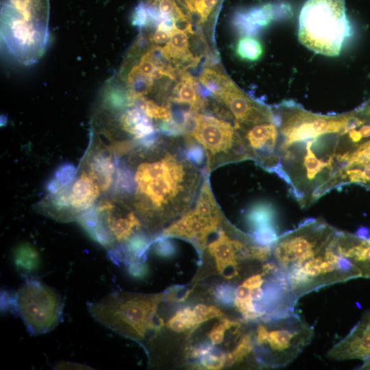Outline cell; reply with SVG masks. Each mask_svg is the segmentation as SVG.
<instances>
[{"label":"cell","instance_id":"obj_1","mask_svg":"<svg viewBox=\"0 0 370 370\" xmlns=\"http://www.w3.org/2000/svg\"><path fill=\"white\" fill-rule=\"evenodd\" d=\"M134 178L138 210L149 219L165 220L188 212L201 174L184 151L164 149L156 160L140 164Z\"/></svg>","mask_w":370,"mask_h":370},{"label":"cell","instance_id":"obj_2","mask_svg":"<svg viewBox=\"0 0 370 370\" xmlns=\"http://www.w3.org/2000/svg\"><path fill=\"white\" fill-rule=\"evenodd\" d=\"M49 11V0H0L1 38L20 64L32 66L44 55Z\"/></svg>","mask_w":370,"mask_h":370},{"label":"cell","instance_id":"obj_3","mask_svg":"<svg viewBox=\"0 0 370 370\" xmlns=\"http://www.w3.org/2000/svg\"><path fill=\"white\" fill-rule=\"evenodd\" d=\"M161 297L114 292L100 301L88 304L91 316L105 327L136 340L159 329L155 322Z\"/></svg>","mask_w":370,"mask_h":370},{"label":"cell","instance_id":"obj_4","mask_svg":"<svg viewBox=\"0 0 370 370\" xmlns=\"http://www.w3.org/2000/svg\"><path fill=\"white\" fill-rule=\"evenodd\" d=\"M343 0H307L299 16L300 42L316 53L336 56L349 35Z\"/></svg>","mask_w":370,"mask_h":370},{"label":"cell","instance_id":"obj_5","mask_svg":"<svg viewBox=\"0 0 370 370\" xmlns=\"http://www.w3.org/2000/svg\"><path fill=\"white\" fill-rule=\"evenodd\" d=\"M262 322L256 327L255 342L271 354L272 367H285L293 361L314 335L313 328L295 312Z\"/></svg>","mask_w":370,"mask_h":370},{"label":"cell","instance_id":"obj_6","mask_svg":"<svg viewBox=\"0 0 370 370\" xmlns=\"http://www.w3.org/2000/svg\"><path fill=\"white\" fill-rule=\"evenodd\" d=\"M62 301L59 294L42 282L27 279L12 293L9 310L18 314L32 335L53 330L62 319Z\"/></svg>","mask_w":370,"mask_h":370},{"label":"cell","instance_id":"obj_7","mask_svg":"<svg viewBox=\"0 0 370 370\" xmlns=\"http://www.w3.org/2000/svg\"><path fill=\"white\" fill-rule=\"evenodd\" d=\"M195 118V127L188 136L204 148L208 173L223 163L251 159L242 137L229 123L198 112Z\"/></svg>","mask_w":370,"mask_h":370},{"label":"cell","instance_id":"obj_8","mask_svg":"<svg viewBox=\"0 0 370 370\" xmlns=\"http://www.w3.org/2000/svg\"><path fill=\"white\" fill-rule=\"evenodd\" d=\"M216 99L223 102L234 114L238 129L244 125L272 121L271 113L245 96L232 81Z\"/></svg>","mask_w":370,"mask_h":370},{"label":"cell","instance_id":"obj_9","mask_svg":"<svg viewBox=\"0 0 370 370\" xmlns=\"http://www.w3.org/2000/svg\"><path fill=\"white\" fill-rule=\"evenodd\" d=\"M328 357L340 360L360 359L363 362L370 358V310L328 351Z\"/></svg>","mask_w":370,"mask_h":370},{"label":"cell","instance_id":"obj_10","mask_svg":"<svg viewBox=\"0 0 370 370\" xmlns=\"http://www.w3.org/2000/svg\"><path fill=\"white\" fill-rule=\"evenodd\" d=\"M109 203L98 206L103 221L114 241L125 243L140 227V223L132 212L125 214H114Z\"/></svg>","mask_w":370,"mask_h":370},{"label":"cell","instance_id":"obj_11","mask_svg":"<svg viewBox=\"0 0 370 370\" xmlns=\"http://www.w3.org/2000/svg\"><path fill=\"white\" fill-rule=\"evenodd\" d=\"M187 29L176 27L169 41L162 47L164 57L176 66H194L199 58L193 56L189 50V34Z\"/></svg>","mask_w":370,"mask_h":370},{"label":"cell","instance_id":"obj_12","mask_svg":"<svg viewBox=\"0 0 370 370\" xmlns=\"http://www.w3.org/2000/svg\"><path fill=\"white\" fill-rule=\"evenodd\" d=\"M77 219L81 226L94 241L108 250L115 247V241L108 230L98 207L92 206L87 209Z\"/></svg>","mask_w":370,"mask_h":370},{"label":"cell","instance_id":"obj_13","mask_svg":"<svg viewBox=\"0 0 370 370\" xmlns=\"http://www.w3.org/2000/svg\"><path fill=\"white\" fill-rule=\"evenodd\" d=\"M99 189L90 174H82L69 190L71 207L78 211H85L91 208L99 195Z\"/></svg>","mask_w":370,"mask_h":370},{"label":"cell","instance_id":"obj_14","mask_svg":"<svg viewBox=\"0 0 370 370\" xmlns=\"http://www.w3.org/2000/svg\"><path fill=\"white\" fill-rule=\"evenodd\" d=\"M116 114H120L119 124L121 128L134 136V140L159 132L153 124L152 119L138 108L130 107Z\"/></svg>","mask_w":370,"mask_h":370},{"label":"cell","instance_id":"obj_15","mask_svg":"<svg viewBox=\"0 0 370 370\" xmlns=\"http://www.w3.org/2000/svg\"><path fill=\"white\" fill-rule=\"evenodd\" d=\"M180 77V81L173 88V95L170 97L169 101L186 104L190 106V110L197 112L205 103L197 90L198 83L184 71Z\"/></svg>","mask_w":370,"mask_h":370},{"label":"cell","instance_id":"obj_16","mask_svg":"<svg viewBox=\"0 0 370 370\" xmlns=\"http://www.w3.org/2000/svg\"><path fill=\"white\" fill-rule=\"evenodd\" d=\"M90 175L96 180L100 190L105 191L112 184L115 163L111 156L105 151L94 153L90 160Z\"/></svg>","mask_w":370,"mask_h":370},{"label":"cell","instance_id":"obj_17","mask_svg":"<svg viewBox=\"0 0 370 370\" xmlns=\"http://www.w3.org/2000/svg\"><path fill=\"white\" fill-rule=\"evenodd\" d=\"M180 8L189 16L203 24L218 12L222 0H175Z\"/></svg>","mask_w":370,"mask_h":370},{"label":"cell","instance_id":"obj_18","mask_svg":"<svg viewBox=\"0 0 370 370\" xmlns=\"http://www.w3.org/2000/svg\"><path fill=\"white\" fill-rule=\"evenodd\" d=\"M14 263L16 268L25 273L35 272L40 264L37 250L29 243H21L13 252Z\"/></svg>","mask_w":370,"mask_h":370},{"label":"cell","instance_id":"obj_19","mask_svg":"<svg viewBox=\"0 0 370 370\" xmlns=\"http://www.w3.org/2000/svg\"><path fill=\"white\" fill-rule=\"evenodd\" d=\"M114 189L123 196H130L136 191L134 173L128 166L116 160Z\"/></svg>","mask_w":370,"mask_h":370},{"label":"cell","instance_id":"obj_20","mask_svg":"<svg viewBox=\"0 0 370 370\" xmlns=\"http://www.w3.org/2000/svg\"><path fill=\"white\" fill-rule=\"evenodd\" d=\"M199 80L201 84L215 98L231 82V79L225 74L209 68H206L202 71Z\"/></svg>","mask_w":370,"mask_h":370},{"label":"cell","instance_id":"obj_21","mask_svg":"<svg viewBox=\"0 0 370 370\" xmlns=\"http://www.w3.org/2000/svg\"><path fill=\"white\" fill-rule=\"evenodd\" d=\"M246 218L253 231L264 226H274V212L272 207L268 204H259L253 206Z\"/></svg>","mask_w":370,"mask_h":370},{"label":"cell","instance_id":"obj_22","mask_svg":"<svg viewBox=\"0 0 370 370\" xmlns=\"http://www.w3.org/2000/svg\"><path fill=\"white\" fill-rule=\"evenodd\" d=\"M236 51L238 56L243 59L256 60L262 53V47L258 40L245 37L238 40Z\"/></svg>","mask_w":370,"mask_h":370},{"label":"cell","instance_id":"obj_23","mask_svg":"<svg viewBox=\"0 0 370 370\" xmlns=\"http://www.w3.org/2000/svg\"><path fill=\"white\" fill-rule=\"evenodd\" d=\"M235 287L232 284L218 285L214 290L216 299L226 306H233L235 300Z\"/></svg>","mask_w":370,"mask_h":370},{"label":"cell","instance_id":"obj_24","mask_svg":"<svg viewBox=\"0 0 370 370\" xmlns=\"http://www.w3.org/2000/svg\"><path fill=\"white\" fill-rule=\"evenodd\" d=\"M186 158L193 164H201L205 159L206 153L202 146L195 143L191 138H188L186 147L184 149Z\"/></svg>","mask_w":370,"mask_h":370},{"label":"cell","instance_id":"obj_25","mask_svg":"<svg viewBox=\"0 0 370 370\" xmlns=\"http://www.w3.org/2000/svg\"><path fill=\"white\" fill-rule=\"evenodd\" d=\"M155 253L162 258L172 257L176 253L174 243L167 237L160 236L153 241Z\"/></svg>","mask_w":370,"mask_h":370},{"label":"cell","instance_id":"obj_26","mask_svg":"<svg viewBox=\"0 0 370 370\" xmlns=\"http://www.w3.org/2000/svg\"><path fill=\"white\" fill-rule=\"evenodd\" d=\"M77 172L76 166L69 162L62 163L58 166L53 177L57 180L63 186H66L74 178Z\"/></svg>","mask_w":370,"mask_h":370},{"label":"cell","instance_id":"obj_27","mask_svg":"<svg viewBox=\"0 0 370 370\" xmlns=\"http://www.w3.org/2000/svg\"><path fill=\"white\" fill-rule=\"evenodd\" d=\"M253 341L251 334L243 335L238 345L232 351L236 355L238 362H241L246 356H248L253 350Z\"/></svg>","mask_w":370,"mask_h":370},{"label":"cell","instance_id":"obj_28","mask_svg":"<svg viewBox=\"0 0 370 370\" xmlns=\"http://www.w3.org/2000/svg\"><path fill=\"white\" fill-rule=\"evenodd\" d=\"M157 128L166 136H177L184 134L182 126L173 117L171 119L160 121Z\"/></svg>","mask_w":370,"mask_h":370},{"label":"cell","instance_id":"obj_29","mask_svg":"<svg viewBox=\"0 0 370 370\" xmlns=\"http://www.w3.org/2000/svg\"><path fill=\"white\" fill-rule=\"evenodd\" d=\"M174 316L185 323L187 330L195 329L199 325L193 310L189 306L180 308Z\"/></svg>","mask_w":370,"mask_h":370},{"label":"cell","instance_id":"obj_30","mask_svg":"<svg viewBox=\"0 0 370 370\" xmlns=\"http://www.w3.org/2000/svg\"><path fill=\"white\" fill-rule=\"evenodd\" d=\"M198 360L201 366L208 369H219L223 367L222 354L219 355L215 351L199 357Z\"/></svg>","mask_w":370,"mask_h":370},{"label":"cell","instance_id":"obj_31","mask_svg":"<svg viewBox=\"0 0 370 370\" xmlns=\"http://www.w3.org/2000/svg\"><path fill=\"white\" fill-rule=\"evenodd\" d=\"M127 265L128 273L136 278H143L147 273V267L144 261L130 262Z\"/></svg>","mask_w":370,"mask_h":370},{"label":"cell","instance_id":"obj_32","mask_svg":"<svg viewBox=\"0 0 370 370\" xmlns=\"http://www.w3.org/2000/svg\"><path fill=\"white\" fill-rule=\"evenodd\" d=\"M209 306L204 304H198L195 306L193 310L197 318V320L200 323H202L208 320V313Z\"/></svg>","mask_w":370,"mask_h":370},{"label":"cell","instance_id":"obj_33","mask_svg":"<svg viewBox=\"0 0 370 370\" xmlns=\"http://www.w3.org/2000/svg\"><path fill=\"white\" fill-rule=\"evenodd\" d=\"M166 325L176 332H182L187 329L185 323L175 316H173L168 321Z\"/></svg>","mask_w":370,"mask_h":370},{"label":"cell","instance_id":"obj_34","mask_svg":"<svg viewBox=\"0 0 370 370\" xmlns=\"http://www.w3.org/2000/svg\"><path fill=\"white\" fill-rule=\"evenodd\" d=\"M222 362L223 367L232 366L238 362V359L233 352L222 354Z\"/></svg>","mask_w":370,"mask_h":370},{"label":"cell","instance_id":"obj_35","mask_svg":"<svg viewBox=\"0 0 370 370\" xmlns=\"http://www.w3.org/2000/svg\"><path fill=\"white\" fill-rule=\"evenodd\" d=\"M250 289L243 284L235 288V299H244L249 297Z\"/></svg>","mask_w":370,"mask_h":370},{"label":"cell","instance_id":"obj_36","mask_svg":"<svg viewBox=\"0 0 370 370\" xmlns=\"http://www.w3.org/2000/svg\"><path fill=\"white\" fill-rule=\"evenodd\" d=\"M56 367L57 369H86L85 365L71 362H61Z\"/></svg>","mask_w":370,"mask_h":370},{"label":"cell","instance_id":"obj_37","mask_svg":"<svg viewBox=\"0 0 370 370\" xmlns=\"http://www.w3.org/2000/svg\"><path fill=\"white\" fill-rule=\"evenodd\" d=\"M360 369H370V358L367 360L364 361Z\"/></svg>","mask_w":370,"mask_h":370}]
</instances>
